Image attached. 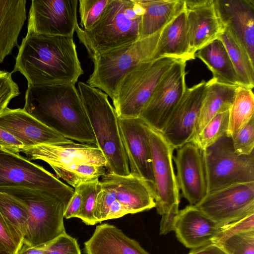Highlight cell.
Masks as SVG:
<instances>
[{
	"instance_id": "obj_9",
	"label": "cell",
	"mask_w": 254,
	"mask_h": 254,
	"mask_svg": "<svg viewBox=\"0 0 254 254\" xmlns=\"http://www.w3.org/2000/svg\"><path fill=\"white\" fill-rule=\"evenodd\" d=\"M113 203L123 206L128 214L148 210L156 206L153 189L146 181L130 174L123 176L107 172L100 181L93 212L97 223L107 220Z\"/></svg>"
},
{
	"instance_id": "obj_2",
	"label": "cell",
	"mask_w": 254,
	"mask_h": 254,
	"mask_svg": "<svg viewBox=\"0 0 254 254\" xmlns=\"http://www.w3.org/2000/svg\"><path fill=\"white\" fill-rule=\"evenodd\" d=\"M23 109L64 137L81 143L96 141L74 84L28 85Z\"/></svg>"
},
{
	"instance_id": "obj_26",
	"label": "cell",
	"mask_w": 254,
	"mask_h": 254,
	"mask_svg": "<svg viewBox=\"0 0 254 254\" xmlns=\"http://www.w3.org/2000/svg\"><path fill=\"white\" fill-rule=\"evenodd\" d=\"M238 87L219 82L213 78L206 82L205 94L193 137L201 132L215 116L229 110Z\"/></svg>"
},
{
	"instance_id": "obj_21",
	"label": "cell",
	"mask_w": 254,
	"mask_h": 254,
	"mask_svg": "<svg viewBox=\"0 0 254 254\" xmlns=\"http://www.w3.org/2000/svg\"><path fill=\"white\" fill-rule=\"evenodd\" d=\"M217 14L254 63V0H214Z\"/></svg>"
},
{
	"instance_id": "obj_13",
	"label": "cell",
	"mask_w": 254,
	"mask_h": 254,
	"mask_svg": "<svg viewBox=\"0 0 254 254\" xmlns=\"http://www.w3.org/2000/svg\"><path fill=\"white\" fill-rule=\"evenodd\" d=\"M195 206L222 227L254 212V182L208 193Z\"/></svg>"
},
{
	"instance_id": "obj_20",
	"label": "cell",
	"mask_w": 254,
	"mask_h": 254,
	"mask_svg": "<svg viewBox=\"0 0 254 254\" xmlns=\"http://www.w3.org/2000/svg\"><path fill=\"white\" fill-rule=\"evenodd\" d=\"M191 54L219 38L225 27L217 14L214 0H184Z\"/></svg>"
},
{
	"instance_id": "obj_8",
	"label": "cell",
	"mask_w": 254,
	"mask_h": 254,
	"mask_svg": "<svg viewBox=\"0 0 254 254\" xmlns=\"http://www.w3.org/2000/svg\"><path fill=\"white\" fill-rule=\"evenodd\" d=\"M176 60L164 57L148 61L127 73L112 99L118 118H139L158 82Z\"/></svg>"
},
{
	"instance_id": "obj_41",
	"label": "cell",
	"mask_w": 254,
	"mask_h": 254,
	"mask_svg": "<svg viewBox=\"0 0 254 254\" xmlns=\"http://www.w3.org/2000/svg\"><path fill=\"white\" fill-rule=\"evenodd\" d=\"M0 244L13 254H16L23 240L8 224L0 212Z\"/></svg>"
},
{
	"instance_id": "obj_15",
	"label": "cell",
	"mask_w": 254,
	"mask_h": 254,
	"mask_svg": "<svg viewBox=\"0 0 254 254\" xmlns=\"http://www.w3.org/2000/svg\"><path fill=\"white\" fill-rule=\"evenodd\" d=\"M206 82L202 80L187 88L161 131L174 149L193 137L205 94Z\"/></svg>"
},
{
	"instance_id": "obj_24",
	"label": "cell",
	"mask_w": 254,
	"mask_h": 254,
	"mask_svg": "<svg viewBox=\"0 0 254 254\" xmlns=\"http://www.w3.org/2000/svg\"><path fill=\"white\" fill-rule=\"evenodd\" d=\"M164 57L187 62L195 59L190 51L184 7L161 31L152 60Z\"/></svg>"
},
{
	"instance_id": "obj_28",
	"label": "cell",
	"mask_w": 254,
	"mask_h": 254,
	"mask_svg": "<svg viewBox=\"0 0 254 254\" xmlns=\"http://www.w3.org/2000/svg\"><path fill=\"white\" fill-rule=\"evenodd\" d=\"M144 10L140 39L162 30L184 7V0H138Z\"/></svg>"
},
{
	"instance_id": "obj_31",
	"label": "cell",
	"mask_w": 254,
	"mask_h": 254,
	"mask_svg": "<svg viewBox=\"0 0 254 254\" xmlns=\"http://www.w3.org/2000/svg\"><path fill=\"white\" fill-rule=\"evenodd\" d=\"M0 212L23 242L27 234L29 218L25 205L15 197L0 190Z\"/></svg>"
},
{
	"instance_id": "obj_17",
	"label": "cell",
	"mask_w": 254,
	"mask_h": 254,
	"mask_svg": "<svg viewBox=\"0 0 254 254\" xmlns=\"http://www.w3.org/2000/svg\"><path fill=\"white\" fill-rule=\"evenodd\" d=\"M118 123L130 174L146 181L152 188L154 180L146 125L139 118H118Z\"/></svg>"
},
{
	"instance_id": "obj_42",
	"label": "cell",
	"mask_w": 254,
	"mask_h": 254,
	"mask_svg": "<svg viewBox=\"0 0 254 254\" xmlns=\"http://www.w3.org/2000/svg\"><path fill=\"white\" fill-rule=\"evenodd\" d=\"M25 147L15 136L0 127V149L19 154Z\"/></svg>"
},
{
	"instance_id": "obj_36",
	"label": "cell",
	"mask_w": 254,
	"mask_h": 254,
	"mask_svg": "<svg viewBox=\"0 0 254 254\" xmlns=\"http://www.w3.org/2000/svg\"><path fill=\"white\" fill-rule=\"evenodd\" d=\"M218 245L227 254H254V230L231 236Z\"/></svg>"
},
{
	"instance_id": "obj_30",
	"label": "cell",
	"mask_w": 254,
	"mask_h": 254,
	"mask_svg": "<svg viewBox=\"0 0 254 254\" xmlns=\"http://www.w3.org/2000/svg\"><path fill=\"white\" fill-rule=\"evenodd\" d=\"M254 95L252 89L239 86L229 110L226 135L233 138L254 117Z\"/></svg>"
},
{
	"instance_id": "obj_33",
	"label": "cell",
	"mask_w": 254,
	"mask_h": 254,
	"mask_svg": "<svg viewBox=\"0 0 254 254\" xmlns=\"http://www.w3.org/2000/svg\"><path fill=\"white\" fill-rule=\"evenodd\" d=\"M228 122L229 110L217 114L191 141L201 151L204 150L226 134Z\"/></svg>"
},
{
	"instance_id": "obj_43",
	"label": "cell",
	"mask_w": 254,
	"mask_h": 254,
	"mask_svg": "<svg viewBox=\"0 0 254 254\" xmlns=\"http://www.w3.org/2000/svg\"><path fill=\"white\" fill-rule=\"evenodd\" d=\"M82 198V187L80 185L74 188V193L64 211V218L77 217L80 210Z\"/></svg>"
},
{
	"instance_id": "obj_12",
	"label": "cell",
	"mask_w": 254,
	"mask_h": 254,
	"mask_svg": "<svg viewBox=\"0 0 254 254\" xmlns=\"http://www.w3.org/2000/svg\"><path fill=\"white\" fill-rule=\"evenodd\" d=\"M187 61L176 60L162 76L140 114L150 127L161 132L186 89Z\"/></svg>"
},
{
	"instance_id": "obj_5",
	"label": "cell",
	"mask_w": 254,
	"mask_h": 254,
	"mask_svg": "<svg viewBox=\"0 0 254 254\" xmlns=\"http://www.w3.org/2000/svg\"><path fill=\"white\" fill-rule=\"evenodd\" d=\"M146 128L151 155L155 208L161 216L159 234L166 235L173 231L180 201L173 163L175 149L161 132L147 125Z\"/></svg>"
},
{
	"instance_id": "obj_14",
	"label": "cell",
	"mask_w": 254,
	"mask_h": 254,
	"mask_svg": "<svg viewBox=\"0 0 254 254\" xmlns=\"http://www.w3.org/2000/svg\"><path fill=\"white\" fill-rule=\"evenodd\" d=\"M77 0H32L27 33L73 37Z\"/></svg>"
},
{
	"instance_id": "obj_11",
	"label": "cell",
	"mask_w": 254,
	"mask_h": 254,
	"mask_svg": "<svg viewBox=\"0 0 254 254\" xmlns=\"http://www.w3.org/2000/svg\"><path fill=\"white\" fill-rule=\"evenodd\" d=\"M21 187L50 193L67 206L74 190L19 154L0 149V189Z\"/></svg>"
},
{
	"instance_id": "obj_25",
	"label": "cell",
	"mask_w": 254,
	"mask_h": 254,
	"mask_svg": "<svg viewBox=\"0 0 254 254\" xmlns=\"http://www.w3.org/2000/svg\"><path fill=\"white\" fill-rule=\"evenodd\" d=\"M26 0H0V64L18 46L26 19Z\"/></svg>"
},
{
	"instance_id": "obj_10",
	"label": "cell",
	"mask_w": 254,
	"mask_h": 254,
	"mask_svg": "<svg viewBox=\"0 0 254 254\" xmlns=\"http://www.w3.org/2000/svg\"><path fill=\"white\" fill-rule=\"evenodd\" d=\"M207 194L240 184L254 182V152L236 154L226 134L202 151Z\"/></svg>"
},
{
	"instance_id": "obj_27",
	"label": "cell",
	"mask_w": 254,
	"mask_h": 254,
	"mask_svg": "<svg viewBox=\"0 0 254 254\" xmlns=\"http://www.w3.org/2000/svg\"><path fill=\"white\" fill-rule=\"evenodd\" d=\"M212 72L213 78L217 81L239 86L237 74L227 49L218 38L210 42L195 54Z\"/></svg>"
},
{
	"instance_id": "obj_4",
	"label": "cell",
	"mask_w": 254,
	"mask_h": 254,
	"mask_svg": "<svg viewBox=\"0 0 254 254\" xmlns=\"http://www.w3.org/2000/svg\"><path fill=\"white\" fill-rule=\"evenodd\" d=\"M78 91L96 139V146L106 161L107 173L127 176L130 174L128 161L124 146L114 108L108 95L100 89L78 81Z\"/></svg>"
},
{
	"instance_id": "obj_19",
	"label": "cell",
	"mask_w": 254,
	"mask_h": 254,
	"mask_svg": "<svg viewBox=\"0 0 254 254\" xmlns=\"http://www.w3.org/2000/svg\"><path fill=\"white\" fill-rule=\"evenodd\" d=\"M29 160H40L53 166L92 164L106 167L101 151L96 146L85 143L39 144L25 147L22 152Z\"/></svg>"
},
{
	"instance_id": "obj_32",
	"label": "cell",
	"mask_w": 254,
	"mask_h": 254,
	"mask_svg": "<svg viewBox=\"0 0 254 254\" xmlns=\"http://www.w3.org/2000/svg\"><path fill=\"white\" fill-rule=\"evenodd\" d=\"M57 177L74 188L106 174L105 167L92 164H78L66 166H53Z\"/></svg>"
},
{
	"instance_id": "obj_44",
	"label": "cell",
	"mask_w": 254,
	"mask_h": 254,
	"mask_svg": "<svg viewBox=\"0 0 254 254\" xmlns=\"http://www.w3.org/2000/svg\"><path fill=\"white\" fill-rule=\"evenodd\" d=\"M189 254H227L218 245L211 243L204 246L191 249Z\"/></svg>"
},
{
	"instance_id": "obj_39",
	"label": "cell",
	"mask_w": 254,
	"mask_h": 254,
	"mask_svg": "<svg viewBox=\"0 0 254 254\" xmlns=\"http://www.w3.org/2000/svg\"><path fill=\"white\" fill-rule=\"evenodd\" d=\"M252 230H254V212L221 227L212 243L219 245L231 236Z\"/></svg>"
},
{
	"instance_id": "obj_23",
	"label": "cell",
	"mask_w": 254,
	"mask_h": 254,
	"mask_svg": "<svg viewBox=\"0 0 254 254\" xmlns=\"http://www.w3.org/2000/svg\"><path fill=\"white\" fill-rule=\"evenodd\" d=\"M85 254H149L135 240L108 223L97 225L84 243Z\"/></svg>"
},
{
	"instance_id": "obj_37",
	"label": "cell",
	"mask_w": 254,
	"mask_h": 254,
	"mask_svg": "<svg viewBox=\"0 0 254 254\" xmlns=\"http://www.w3.org/2000/svg\"><path fill=\"white\" fill-rule=\"evenodd\" d=\"M36 248L45 254H81L77 240L66 232L47 244Z\"/></svg>"
},
{
	"instance_id": "obj_1",
	"label": "cell",
	"mask_w": 254,
	"mask_h": 254,
	"mask_svg": "<svg viewBox=\"0 0 254 254\" xmlns=\"http://www.w3.org/2000/svg\"><path fill=\"white\" fill-rule=\"evenodd\" d=\"M18 71L28 85H75L84 73L73 37L27 33L12 73Z\"/></svg>"
},
{
	"instance_id": "obj_16",
	"label": "cell",
	"mask_w": 254,
	"mask_h": 254,
	"mask_svg": "<svg viewBox=\"0 0 254 254\" xmlns=\"http://www.w3.org/2000/svg\"><path fill=\"white\" fill-rule=\"evenodd\" d=\"M176 150L173 160L179 189L190 205H195L207 194L202 151L191 141Z\"/></svg>"
},
{
	"instance_id": "obj_22",
	"label": "cell",
	"mask_w": 254,
	"mask_h": 254,
	"mask_svg": "<svg viewBox=\"0 0 254 254\" xmlns=\"http://www.w3.org/2000/svg\"><path fill=\"white\" fill-rule=\"evenodd\" d=\"M221 227L195 205L179 211L173 231L185 247L195 249L212 243Z\"/></svg>"
},
{
	"instance_id": "obj_40",
	"label": "cell",
	"mask_w": 254,
	"mask_h": 254,
	"mask_svg": "<svg viewBox=\"0 0 254 254\" xmlns=\"http://www.w3.org/2000/svg\"><path fill=\"white\" fill-rule=\"evenodd\" d=\"M11 74L12 72L0 70V115L8 108L10 100L20 94Z\"/></svg>"
},
{
	"instance_id": "obj_29",
	"label": "cell",
	"mask_w": 254,
	"mask_h": 254,
	"mask_svg": "<svg viewBox=\"0 0 254 254\" xmlns=\"http://www.w3.org/2000/svg\"><path fill=\"white\" fill-rule=\"evenodd\" d=\"M224 44L237 74L239 86L253 89L254 63L245 50L226 28L219 37Z\"/></svg>"
},
{
	"instance_id": "obj_6",
	"label": "cell",
	"mask_w": 254,
	"mask_h": 254,
	"mask_svg": "<svg viewBox=\"0 0 254 254\" xmlns=\"http://www.w3.org/2000/svg\"><path fill=\"white\" fill-rule=\"evenodd\" d=\"M19 200L28 209V229L23 244L37 247L65 232V206L54 195L38 190L16 187L0 189Z\"/></svg>"
},
{
	"instance_id": "obj_38",
	"label": "cell",
	"mask_w": 254,
	"mask_h": 254,
	"mask_svg": "<svg viewBox=\"0 0 254 254\" xmlns=\"http://www.w3.org/2000/svg\"><path fill=\"white\" fill-rule=\"evenodd\" d=\"M235 153L240 155H250L254 152V117L252 118L232 138Z\"/></svg>"
},
{
	"instance_id": "obj_46",
	"label": "cell",
	"mask_w": 254,
	"mask_h": 254,
	"mask_svg": "<svg viewBox=\"0 0 254 254\" xmlns=\"http://www.w3.org/2000/svg\"><path fill=\"white\" fill-rule=\"evenodd\" d=\"M0 254H13L0 244Z\"/></svg>"
},
{
	"instance_id": "obj_18",
	"label": "cell",
	"mask_w": 254,
	"mask_h": 254,
	"mask_svg": "<svg viewBox=\"0 0 254 254\" xmlns=\"http://www.w3.org/2000/svg\"><path fill=\"white\" fill-rule=\"evenodd\" d=\"M0 127L15 136L26 147L42 144L60 145L74 142L41 123L23 109L8 108L0 115Z\"/></svg>"
},
{
	"instance_id": "obj_34",
	"label": "cell",
	"mask_w": 254,
	"mask_h": 254,
	"mask_svg": "<svg viewBox=\"0 0 254 254\" xmlns=\"http://www.w3.org/2000/svg\"><path fill=\"white\" fill-rule=\"evenodd\" d=\"M82 187V203L76 218L81 219L87 225L97 223L93 215L97 194L100 189L99 179L81 184Z\"/></svg>"
},
{
	"instance_id": "obj_45",
	"label": "cell",
	"mask_w": 254,
	"mask_h": 254,
	"mask_svg": "<svg viewBox=\"0 0 254 254\" xmlns=\"http://www.w3.org/2000/svg\"><path fill=\"white\" fill-rule=\"evenodd\" d=\"M16 254H45L40 249L23 244Z\"/></svg>"
},
{
	"instance_id": "obj_3",
	"label": "cell",
	"mask_w": 254,
	"mask_h": 254,
	"mask_svg": "<svg viewBox=\"0 0 254 254\" xmlns=\"http://www.w3.org/2000/svg\"><path fill=\"white\" fill-rule=\"evenodd\" d=\"M144 12L138 0H109L90 29L84 30L77 24L75 31L93 60L100 55L139 40Z\"/></svg>"
},
{
	"instance_id": "obj_7",
	"label": "cell",
	"mask_w": 254,
	"mask_h": 254,
	"mask_svg": "<svg viewBox=\"0 0 254 254\" xmlns=\"http://www.w3.org/2000/svg\"><path fill=\"white\" fill-rule=\"evenodd\" d=\"M161 31L134 43L113 50L92 60L94 69L86 83L112 99L122 78L138 64L152 60Z\"/></svg>"
},
{
	"instance_id": "obj_35",
	"label": "cell",
	"mask_w": 254,
	"mask_h": 254,
	"mask_svg": "<svg viewBox=\"0 0 254 254\" xmlns=\"http://www.w3.org/2000/svg\"><path fill=\"white\" fill-rule=\"evenodd\" d=\"M109 0H79L80 25L84 30L90 29L98 21Z\"/></svg>"
}]
</instances>
